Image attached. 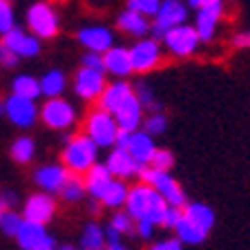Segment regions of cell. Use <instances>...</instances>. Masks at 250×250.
<instances>
[{"instance_id":"cell-23","label":"cell","mask_w":250,"mask_h":250,"mask_svg":"<svg viewBox=\"0 0 250 250\" xmlns=\"http://www.w3.org/2000/svg\"><path fill=\"white\" fill-rule=\"evenodd\" d=\"M130 94H132V87H127V83L109 85V87H105L103 94H101V109L107 112V114H114V109L119 107Z\"/></svg>"},{"instance_id":"cell-18","label":"cell","mask_w":250,"mask_h":250,"mask_svg":"<svg viewBox=\"0 0 250 250\" xmlns=\"http://www.w3.org/2000/svg\"><path fill=\"white\" fill-rule=\"evenodd\" d=\"M105 166H107L112 177H119V181L121 179H127V177H134V174H141L143 167H146V166H139L127 152L119 150V147L107 156V163H105Z\"/></svg>"},{"instance_id":"cell-34","label":"cell","mask_w":250,"mask_h":250,"mask_svg":"<svg viewBox=\"0 0 250 250\" xmlns=\"http://www.w3.org/2000/svg\"><path fill=\"white\" fill-rule=\"evenodd\" d=\"M109 228L116 230L123 237V234H130L134 230V221H132V217L127 212H116L114 217L109 219Z\"/></svg>"},{"instance_id":"cell-5","label":"cell","mask_w":250,"mask_h":250,"mask_svg":"<svg viewBox=\"0 0 250 250\" xmlns=\"http://www.w3.org/2000/svg\"><path fill=\"white\" fill-rule=\"evenodd\" d=\"M116 147L119 150H125L127 154L134 159L139 166H146V163L152 161L156 147H154V141L152 136H147L146 132H121L116 136Z\"/></svg>"},{"instance_id":"cell-2","label":"cell","mask_w":250,"mask_h":250,"mask_svg":"<svg viewBox=\"0 0 250 250\" xmlns=\"http://www.w3.org/2000/svg\"><path fill=\"white\" fill-rule=\"evenodd\" d=\"M96 152L99 147L94 146V141L89 136H76L67 143L65 152H62V161L67 166L69 172H89L96 166Z\"/></svg>"},{"instance_id":"cell-49","label":"cell","mask_w":250,"mask_h":250,"mask_svg":"<svg viewBox=\"0 0 250 250\" xmlns=\"http://www.w3.org/2000/svg\"><path fill=\"white\" fill-rule=\"evenodd\" d=\"M78 250H83V248H78Z\"/></svg>"},{"instance_id":"cell-26","label":"cell","mask_w":250,"mask_h":250,"mask_svg":"<svg viewBox=\"0 0 250 250\" xmlns=\"http://www.w3.org/2000/svg\"><path fill=\"white\" fill-rule=\"evenodd\" d=\"M38 83H41V94H45L47 99H61L65 89V74L61 69H49Z\"/></svg>"},{"instance_id":"cell-3","label":"cell","mask_w":250,"mask_h":250,"mask_svg":"<svg viewBox=\"0 0 250 250\" xmlns=\"http://www.w3.org/2000/svg\"><path fill=\"white\" fill-rule=\"evenodd\" d=\"M141 179H143L146 186H150L156 194H161L167 206L181 208L183 203H186V194H183L181 186H179L167 172H159V170H154V167H143Z\"/></svg>"},{"instance_id":"cell-45","label":"cell","mask_w":250,"mask_h":250,"mask_svg":"<svg viewBox=\"0 0 250 250\" xmlns=\"http://www.w3.org/2000/svg\"><path fill=\"white\" fill-rule=\"evenodd\" d=\"M234 47H250V31H244V34H239V36L234 38Z\"/></svg>"},{"instance_id":"cell-12","label":"cell","mask_w":250,"mask_h":250,"mask_svg":"<svg viewBox=\"0 0 250 250\" xmlns=\"http://www.w3.org/2000/svg\"><path fill=\"white\" fill-rule=\"evenodd\" d=\"M166 45L172 54H177V56H188V54H192L199 45V34L194 27H186V25H179L174 29H170L166 34Z\"/></svg>"},{"instance_id":"cell-24","label":"cell","mask_w":250,"mask_h":250,"mask_svg":"<svg viewBox=\"0 0 250 250\" xmlns=\"http://www.w3.org/2000/svg\"><path fill=\"white\" fill-rule=\"evenodd\" d=\"M183 217L188 221H192L197 228H201L203 232H210L214 226V212L203 203H188L183 208Z\"/></svg>"},{"instance_id":"cell-39","label":"cell","mask_w":250,"mask_h":250,"mask_svg":"<svg viewBox=\"0 0 250 250\" xmlns=\"http://www.w3.org/2000/svg\"><path fill=\"white\" fill-rule=\"evenodd\" d=\"M83 67H87V69H96V72H103V56L87 52V54L83 56Z\"/></svg>"},{"instance_id":"cell-21","label":"cell","mask_w":250,"mask_h":250,"mask_svg":"<svg viewBox=\"0 0 250 250\" xmlns=\"http://www.w3.org/2000/svg\"><path fill=\"white\" fill-rule=\"evenodd\" d=\"M103 69H107L109 74H116V76H127L132 72L130 52L125 47H112V49H107L103 56Z\"/></svg>"},{"instance_id":"cell-32","label":"cell","mask_w":250,"mask_h":250,"mask_svg":"<svg viewBox=\"0 0 250 250\" xmlns=\"http://www.w3.org/2000/svg\"><path fill=\"white\" fill-rule=\"evenodd\" d=\"M22 224H25V219H22L21 212H16V210H7V212H2V217H0V230H2V234H7V237H16Z\"/></svg>"},{"instance_id":"cell-47","label":"cell","mask_w":250,"mask_h":250,"mask_svg":"<svg viewBox=\"0 0 250 250\" xmlns=\"http://www.w3.org/2000/svg\"><path fill=\"white\" fill-rule=\"evenodd\" d=\"M56 250H74L72 246H62V248H56Z\"/></svg>"},{"instance_id":"cell-38","label":"cell","mask_w":250,"mask_h":250,"mask_svg":"<svg viewBox=\"0 0 250 250\" xmlns=\"http://www.w3.org/2000/svg\"><path fill=\"white\" fill-rule=\"evenodd\" d=\"M181 217H183V210L181 208H174V206H167V210H166V217H163V224L161 226H166V228H177V224L181 221Z\"/></svg>"},{"instance_id":"cell-35","label":"cell","mask_w":250,"mask_h":250,"mask_svg":"<svg viewBox=\"0 0 250 250\" xmlns=\"http://www.w3.org/2000/svg\"><path fill=\"white\" fill-rule=\"evenodd\" d=\"M11 29H14V9L9 0H0V34L5 36Z\"/></svg>"},{"instance_id":"cell-37","label":"cell","mask_w":250,"mask_h":250,"mask_svg":"<svg viewBox=\"0 0 250 250\" xmlns=\"http://www.w3.org/2000/svg\"><path fill=\"white\" fill-rule=\"evenodd\" d=\"M166 130V116L163 114H152L150 119L146 121V134L154 136V134H163Z\"/></svg>"},{"instance_id":"cell-48","label":"cell","mask_w":250,"mask_h":250,"mask_svg":"<svg viewBox=\"0 0 250 250\" xmlns=\"http://www.w3.org/2000/svg\"><path fill=\"white\" fill-rule=\"evenodd\" d=\"M2 212H5V210H0V217H2Z\"/></svg>"},{"instance_id":"cell-4","label":"cell","mask_w":250,"mask_h":250,"mask_svg":"<svg viewBox=\"0 0 250 250\" xmlns=\"http://www.w3.org/2000/svg\"><path fill=\"white\" fill-rule=\"evenodd\" d=\"M87 134L94 141L96 147H109L116 146V136H119V125H116L114 116L103 112V109H96L87 116Z\"/></svg>"},{"instance_id":"cell-41","label":"cell","mask_w":250,"mask_h":250,"mask_svg":"<svg viewBox=\"0 0 250 250\" xmlns=\"http://www.w3.org/2000/svg\"><path fill=\"white\" fill-rule=\"evenodd\" d=\"M16 62H18V56H16L14 52H9V49L0 42V65H2V67H14Z\"/></svg>"},{"instance_id":"cell-46","label":"cell","mask_w":250,"mask_h":250,"mask_svg":"<svg viewBox=\"0 0 250 250\" xmlns=\"http://www.w3.org/2000/svg\"><path fill=\"white\" fill-rule=\"evenodd\" d=\"M188 2H190V5L192 7H203V5H208V2H217V0H188Z\"/></svg>"},{"instance_id":"cell-17","label":"cell","mask_w":250,"mask_h":250,"mask_svg":"<svg viewBox=\"0 0 250 250\" xmlns=\"http://www.w3.org/2000/svg\"><path fill=\"white\" fill-rule=\"evenodd\" d=\"M132 72H147L159 62V45L156 41H141L130 49Z\"/></svg>"},{"instance_id":"cell-25","label":"cell","mask_w":250,"mask_h":250,"mask_svg":"<svg viewBox=\"0 0 250 250\" xmlns=\"http://www.w3.org/2000/svg\"><path fill=\"white\" fill-rule=\"evenodd\" d=\"M119 27L125 31V34H130V36H143V34L150 29V22H147L146 16L127 9L119 16Z\"/></svg>"},{"instance_id":"cell-6","label":"cell","mask_w":250,"mask_h":250,"mask_svg":"<svg viewBox=\"0 0 250 250\" xmlns=\"http://www.w3.org/2000/svg\"><path fill=\"white\" fill-rule=\"evenodd\" d=\"M21 250H56V239L45 230V226L25 221L14 237Z\"/></svg>"},{"instance_id":"cell-31","label":"cell","mask_w":250,"mask_h":250,"mask_svg":"<svg viewBox=\"0 0 250 250\" xmlns=\"http://www.w3.org/2000/svg\"><path fill=\"white\" fill-rule=\"evenodd\" d=\"M58 194H61L65 201H81L85 194V181H81V177H76V174H74V177L69 174L65 186H62V190Z\"/></svg>"},{"instance_id":"cell-11","label":"cell","mask_w":250,"mask_h":250,"mask_svg":"<svg viewBox=\"0 0 250 250\" xmlns=\"http://www.w3.org/2000/svg\"><path fill=\"white\" fill-rule=\"evenodd\" d=\"M41 119L54 130H62L74 123L76 112L65 99H47V103L41 109Z\"/></svg>"},{"instance_id":"cell-19","label":"cell","mask_w":250,"mask_h":250,"mask_svg":"<svg viewBox=\"0 0 250 250\" xmlns=\"http://www.w3.org/2000/svg\"><path fill=\"white\" fill-rule=\"evenodd\" d=\"M221 0L217 2H208V5L199 7V14H197V34H199V41H210L214 34V27H217L219 18H221Z\"/></svg>"},{"instance_id":"cell-33","label":"cell","mask_w":250,"mask_h":250,"mask_svg":"<svg viewBox=\"0 0 250 250\" xmlns=\"http://www.w3.org/2000/svg\"><path fill=\"white\" fill-rule=\"evenodd\" d=\"M161 7V0H127V9L136 11L141 16H154Z\"/></svg>"},{"instance_id":"cell-16","label":"cell","mask_w":250,"mask_h":250,"mask_svg":"<svg viewBox=\"0 0 250 250\" xmlns=\"http://www.w3.org/2000/svg\"><path fill=\"white\" fill-rule=\"evenodd\" d=\"M114 121L121 132H130V134L136 132V127L141 123V103L134 92L114 109Z\"/></svg>"},{"instance_id":"cell-27","label":"cell","mask_w":250,"mask_h":250,"mask_svg":"<svg viewBox=\"0 0 250 250\" xmlns=\"http://www.w3.org/2000/svg\"><path fill=\"white\" fill-rule=\"evenodd\" d=\"M125 199H127L125 183L119 181V179H112V183L105 188V192L101 194L99 201L103 203L105 208H121V206H125Z\"/></svg>"},{"instance_id":"cell-10","label":"cell","mask_w":250,"mask_h":250,"mask_svg":"<svg viewBox=\"0 0 250 250\" xmlns=\"http://www.w3.org/2000/svg\"><path fill=\"white\" fill-rule=\"evenodd\" d=\"M2 103H5L7 119H9L14 125H18V127H29V125L36 123L38 107L34 101H27V99H21V96L11 94V96H7Z\"/></svg>"},{"instance_id":"cell-9","label":"cell","mask_w":250,"mask_h":250,"mask_svg":"<svg viewBox=\"0 0 250 250\" xmlns=\"http://www.w3.org/2000/svg\"><path fill=\"white\" fill-rule=\"evenodd\" d=\"M54 212H56V201L45 192H36L27 197L25 206H22V219L31 221V224L45 226L47 221L54 219Z\"/></svg>"},{"instance_id":"cell-7","label":"cell","mask_w":250,"mask_h":250,"mask_svg":"<svg viewBox=\"0 0 250 250\" xmlns=\"http://www.w3.org/2000/svg\"><path fill=\"white\" fill-rule=\"evenodd\" d=\"M27 25L36 36L52 38L58 31V16L49 5L38 2V5H31L27 11Z\"/></svg>"},{"instance_id":"cell-22","label":"cell","mask_w":250,"mask_h":250,"mask_svg":"<svg viewBox=\"0 0 250 250\" xmlns=\"http://www.w3.org/2000/svg\"><path fill=\"white\" fill-rule=\"evenodd\" d=\"M109 183H112V174H109L107 166L96 163L85 177V192L92 194V199H101V194L105 192V188Z\"/></svg>"},{"instance_id":"cell-8","label":"cell","mask_w":250,"mask_h":250,"mask_svg":"<svg viewBox=\"0 0 250 250\" xmlns=\"http://www.w3.org/2000/svg\"><path fill=\"white\" fill-rule=\"evenodd\" d=\"M188 9L181 0H163V5L156 11V22H154V36L163 38L170 29L183 25L186 22Z\"/></svg>"},{"instance_id":"cell-20","label":"cell","mask_w":250,"mask_h":250,"mask_svg":"<svg viewBox=\"0 0 250 250\" xmlns=\"http://www.w3.org/2000/svg\"><path fill=\"white\" fill-rule=\"evenodd\" d=\"M78 41L92 54H101L112 49V31L107 27H85L78 31Z\"/></svg>"},{"instance_id":"cell-36","label":"cell","mask_w":250,"mask_h":250,"mask_svg":"<svg viewBox=\"0 0 250 250\" xmlns=\"http://www.w3.org/2000/svg\"><path fill=\"white\" fill-rule=\"evenodd\" d=\"M150 163H152V167H154V170L167 172L172 166H174V156H172V152H167V150H156Z\"/></svg>"},{"instance_id":"cell-13","label":"cell","mask_w":250,"mask_h":250,"mask_svg":"<svg viewBox=\"0 0 250 250\" xmlns=\"http://www.w3.org/2000/svg\"><path fill=\"white\" fill-rule=\"evenodd\" d=\"M2 45H5L9 52H14L18 58H31L41 52L38 38L29 36V34H25L22 29H16V27L9 31V34L2 36Z\"/></svg>"},{"instance_id":"cell-30","label":"cell","mask_w":250,"mask_h":250,"mask_svg":"<svg viewBox=\"0 0 250 250\" xmlns=\"http://www.w3.org/2000/svg\"><path fill=\"white\" fill-rule=\"evenodd\" d=\"M34 152H36V146H34V141L29 136H21V139L14 141V146H11V156H14V161L18 163H29L34 159Z\"/></svg>"},{"instance_id":"cell-42","label":"cell","mask_w":250,"mask_h":250,"mask_svg":"<svg viewBox=\"0 0 250 250\" xmlns=\"http://www.w3.org/2000/svg\"><path fill=\"white\" fill-rule=\"evenodd\" d=\"M181 241L177 239V237H172V239H163V241H156L154 246H152L150 250H183L181 248Z\"/></svg>"},{"instance_id":"cell-14","label":"cell","mask_w":250,"mask_h":250,"mask_svg":"<svg viewBox=\"0 0 250 250\" xmlns=\"http://www.w3.org/2000/svg\"><path fill=\"white\" fill-rule=\"evenodd\" d=\"M105 89V78L103 72H96V69H78L76 74V83H74V92L81 96V99H96L101 96Z\"/></svg>"},{"instance_id":"cell-44","label":"cell","mask_w":250,"mask_h":250,"mask_svg":"<svg viewBox=\"0 0 250 250\" xmlns=\"http://www.w3.org/2000/svg\"><path fill=\"white\" fill-rule=\"evenodd\" d=\"M154 228H156V226L147 224V221H136V232H139L141 239H152V234H154Z\"/></svg>"},{"instance_id":"cell-29","label":"cell","mask_w":250,"mask_h":250,"mask_svg":"<svg viewBox=\"0 0 250 250\" xmlns=\"http://www.w3.org/2000/svg\"><path fill=\"white\" fill-rule=\"evenodd\" d=\"M11 87H14L16 96L27 99V101H36L38 94H41V83H38L34 76H29V74H21V76H16L14 83H11Z\"/></svg>"},{"instance_id":"cell-28","label":"cell","mask_w":250,"mask_h":250,"mask_svg":"<svg viewBox=\"0 0 250 250\" xmlns=\"http://www.w3.org/2000/svg\"><path fill=\"white\" fill-rule=\"evenodd\" d=\"M107 241H105V228L99 224H87L81 234V248L83 250H105Z\"/></svg>"},{"instance_id":"cell-43","label":"cell","mask_w":250,"mask_h":250,"mask_svg":"<svg viewBox=\"0 0 250 250\" xmlns=\"http://www.w3.org/2000/svg\"><path fill=\"white\" fill-rule=\"evenodd\" d=\"M136 99H139L141 107H143V105H146V107H150V109L156 107V103H154V99H152L150 89H146V85H141V87H139V94H136Z\"/></svg>"},{"instance_id":"cell-1","label":"cell","mask_w":250,"mask_h":250,"mask_svg":"<svg viewBox=\"0 0 250 250\" xmlns=\"http://www.w3.org/2000/svg\"><path fill=\"white\" fill-rule=\"evenodd\" d=\"M166 210H167V203L163 201V197L156 194L146 183L127 190L125 212L132 217V221H147L152 226H161L163 217H166Z\"/></svg>"},{"instance_id":"cell-15","label":"cell","mask_w":250,"mask_h":250,"mask_svg":"<svg viewBox=\"0 0 250 250\" xmlns=\"http://www.w3.org/2000/svg\"><path fill=\"white\" fill-rule=\"evenodd\" d=\"M67 177H69V172L62 166H42L34 172V181H36V186L41 188L45 194L61 192L65 181H67Z\"/></svg>"},{"instance_id":"cell-40","label":"cell","mask_w":250,"mask_h":250,"mask_svg":"<svg viewBox=\"0 0 250 250\" xmlns=\"http://www.w3.org/2000/svg\"><path fill=\"white\" fill-rule=\"evenodd\" d=\"M18 203V197H16L14 190H2L0 192V210H14V206Z\"/></svg>"}]
</instances>
